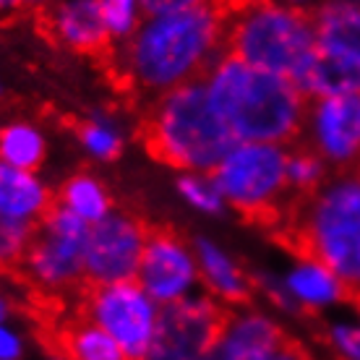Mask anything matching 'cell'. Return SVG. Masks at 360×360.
Listing matches in <instances>:
<instances>
[{
    "label": "cell",
    "mask_w": 360,
    "mask_h": 360,
    "mask_svg": "<svg viewBox=\"0 0 360 360\" xmlns=\"http://www.w3.org/2000/svg\"><path fill=\"white\" fill-rule=\"evenodd\" d=\"M311 13H314L319 47L324 53L340 55L345 60L360 65V3L332 0Z\"/></svg>",
    "instance_id": "cell-16"
},
{
    "label": "cell",
    "mask_w": 360,
    "mask_h": 360,
    "mask_svg": "<svg viewBox=\"0 0 360 360\" xmlns=\"http://www.w3.org/2000/svg\"><path fill=\"white\" fill-rule=\"evenodd\" d=\"M233 308L212 297H180L160 308L144 360H204L225 332Z\"/></svg>",
    "instance_id": "cell-9"
},
{
    "label": "cell",
    "mask_w": 360,
    "mask_h": 360,
    "mask_svg": "<svg viewBox=\"0 0 360 360\" xmlns=\"http://www.w3.org/2000/svg\"><path fill=\"white\" fill-rule=\"evenodd\" d=\"M86 238L89 222H84L79 214L55 201L42 222H37L16 282L29 288L32 295L58 300L73 297L84 282Z\"/></svg>",
    "instance_id": "cell-7"
},
{
    "label": "cell",
    "mask_w": 360,
    "mask_h": 360,
    "mask_svg": "<svg viewBox=\"0 0 360 360\" xmlns=\"http://www.w3.org/2000/svg\"><path fill=\"white\" fill-rule=\"evenodd\" d=\"M178 186L193 207L204 209V212H219L222 209V193H219L214 178L209 172H191L186 178H180Z\"/></svg>",
    "instance_id": "cell-25"
},
{
    "label": "cell",
    "mask_w": 360,
    "mask_h": 360,
    "mask_svg": "<svg viewBox=\"0 0 360 360\" xmlns=\"http://www.w3.org/2000/svg\"><path fill=\"white\" fill-rule=\"evenodd\" d=\"M196 256H198V269H201L204 285L217 297H222L225 306H235V308L248 306L256 285H253L251 277L230 256H225L214 243H209L204 238L196 240Z\"/></svg>",
    "instance_id": "cell-18"
},
{
    "label": "cell",
    "mask_w": 360,
    "mask_h": 360,
    "mask_svg": "<svg viewBox=\"0 0 360 360\" xmlns=\"http://www.w3.org/2000/svg\"><path fill=\"white\" fill-rule=\"evenodd\" d=\"M324 340L337 360H360V311H355V319L332 321Z\"/></svg>",
    "instance_id": "cell-24"
},
{
    "label": "cell",
    "mask_w": 360,
    "mask_h": 360,
    "mask_svg": "<svg viewBox=\"0 0 360 360\" xmlns=\"http://www.w3.org/2000/svg\"><path fill=\"white\" fill-rule=\"evenodd\" d=\"M269 360H314V358H311V352L297 342V340H292V337H285V342L279 345Z\"/></svg>",
    "instance_id": "cell-29"
},
{
    "label": "cell",
    "mask_w": 360,
    "mask_h": 360,
    "mask_svg": "<svg viewBox=\"0 0 360 360\" xmlns=\"http://www.w3.org/2000/svg\"><path fill=\"white\" fill-rule=\"evenodd\" d=\"M146 16H162V13H178V11L212 6V0H139Z\"/></svg>",
    "instance_id": "cell-27"
},
{
    "label": "cell",
    "mask_w": 360,
    "mask_h": 360,
    "mask_svg": "<svg viewBox=\"0 0 360 360\" xmlns=\"http://www.w3.org/2000/svg\"><path fill=\"white\" fill-rule=\"evenodd\" d=\"M149 225L131 209H115L94 222L84 248V279L94 285L136 279Z\"/></svg>",
    "instance_id": "cell-10"
},
{
    "label": "cell",
    "mask_w": 360,
    "mask_h": 360,
    "mask_svg": "<svg viewBox=\"0 0 360 360\" xmlns=\"http://www.w3.org/2000/svg\"><path fill=\"white\" fill-rule=\"evenodd\" d=\"M193 277H196V264L191 248L186 245V238L172 225H149L136 274L146 295L162 306L175 303L186 297L188 288L193 285Z\"/></svg>",
    "instance_id": "cell-13"
},
{
    "label": "cell",
    "mask_w": 360,
    "mask_h": 360,
    "mask_svg": "<svg viewBox=\"0 0 360 360\" xmlns=\"http://www.w3.org/2000/svg\"><path fill=\"white\" fill-rule=\"evenodd\" d=\"M204 360H214V358H212V352H209V355H207V358H204Z\"/></svg>",
    "instance_id": "cell-33"
},
{
    "label": "cell",
    "mask_w": 360,
    "mask_h": 360,
    "mask_svg": "<svg viewBox=\"0 0 360 360\" xmlns=\"http://www.w3.org/2000/svg\"><path fill=\"white\" fill-rule=\"evenodd\" d=\"M55 201L60 207L71 209L73 214H79L84 222H99L102 217H108L112 212L105 186L89 172L71 175L60 186V191H55Z\"/></svg>",
    "instance_id": "cell-20"
},
{
    "label": "cell",
    "mask_w": 360,
    "mask_h": 360,
    "mask_svg": "<svg viewBox=\"0 0 360 360\" xmlns=\"http://www.w3.org/2000/svg\"><path fill=\"white\" fill-rule=\"evenodd\" d=\"M29 18H34V29L55 47L84 55L102 68L115 58V34L105 18L102 0H55Z\"/></svg>",
    "instance_id": "cell-12"
},
{
    "label": "cell",
    "mask_w": 360,
    "mask_h": 360,
    "mask_svg": "<svg viewBox=\"0 0 360 360\" xmlns=\"http://www.w3.org/2000/svg\"><path fill=\"white\" fill-rule=\"evenodd\" d=\"M136 0H102V11L115 37H128L136 24Z\"/></svg>",
    "instance_id": "cell-26"
},
{
    "label": "cell",
    "mask_w": 360,
    "mask_h": 360,
    "mask_svg": "<svg viewBox=\"0 0 360 360\" xmlns=\"http://www.w3.org/2000/svg\"><path fill=\"white\" fill-rule=\"evenodd\" d=\"M290 146L238 144L214 172L217 188L248 225L277 230L295 204L288 180Z\"/></svg>",
    "instance_id": "cell-6"
},
{
    "label": "cell",
    "mask_w": 360,
    "mask_h": 360,
    "mask_svg": "<svg viewBox=\"0 0 360 360\" xmlns=\"http://www.w3.org/2000/svg\"><path fill=\"white\" fill-rule=\"evenodd\" d=\"M225 55H233L253 68L285 76L300 89L319 55L314 13L259 0L238 16L227 18Z\"/></svg>",
    "instance_id": "cell-5"
},
{
    "label": "cell",
    "mask_w": 360,
    "mask_h": 360,
    "mask_svg": "<svg viewBox=\"0 0 360 360\" xmlns=\"http://www.w3.org/2000/svg\"><path fill=\"white\" fill-rule=\"evenodd\" d=\"M358 172H360V170H358Z\"/></svg>",
    "instance_id": "cell-35"
},
{
    "label": "cell",
    "mask_w": 360,
    "mask_h": 360,
    "mask_svg": "<svg viewBox=\"0 0 360 360\" xmlns=\"http://www.w3.org/2000/svg\"><path fill=\"white\" fill-rule=\"evenodd\" d=\"M65 126L71 128L76 139L82 141L86 149H89L94 157L99 160H115L120 149H123V141L112 126H108L105 120H94V117H68Z\"/></svg>",
    "instance_id": "cell-23"
},
{
    "label": "cell",
    "mask_w": 360,
    "mask_h": 360,
    "mask_svg": "<svg viewBox=\"0 0 360 360\" xmlns=\"http://www.w3.org/2000/svg\"><path fill=\"white\" fill-rule=\"evenodd\" d=\"M227 18L212 6L149 16L123 39L102 71L123 97L165 94L207 82L225 55Z\"/></svg>",
    "instance_id": "cell-1"
},
{
    "label": "cell",
    "mask_w": 360,
    "mask_h": 360,
    "mask_svg": "<svg viewBox=\"0 0 360 360\" xmlns=\"http://www.w3.org/2000/svg\"><path fill=\"white\" fill-rule=\"evenodd\" d=\"M358 303H360V300H358Z\"/></svg>",
    "instance_id": "cell-34"
},
{
    "label": "cell",
    "mask_w": 360,
    "mask_h": 360,
    "mask_svg": "<svg viewBox=\"0 0 360 360\" xmlns=\"http://www.w3.org/2000/svg\"><path fill=\"white\" fill-rule=\"evenodd\" d=\"M285 329L269 316L256 311H233L219 342L212 350L214 360H269L285 342Z\"/></svg>",
    "instance_id": "cell-15"
},
{
    "label": "cell",
    "mask_w": 360,
    "mask_h": 360,
    "mask_svg": "<svg viewBox=\"0 0 360 360\" xmlns=\"http://www.w3.org/2000/svg\"><path fill=\"white\" fill-rule=\"evenodd\" d=\"M285 292L300 311H321L337 303H350V295L337 274L316 262L297 264V269L290 271L285 282Z\"/></svg>",
    "instance_id": "cell-19"
},
{
    "label": "cell",
    "mask_w": 360,
    "mask_h": 360,
    "mask_svg": "<svg viewBox=\"0 0 360 360\" xmlns=\"http://www.w3.org/2000/svg\"><path fill=\"white\" fill-rule=\"evenodd\" d=\"M55 193L47 191L39 180L27 170L11 167L0 160V212L24 222H42V217L53 209Z\"/></svg>",
    "instance_id": "cell-17"
},
{
    "label": "cell",
    "mask_w": 360,
    "mask_h": 360,
    "mask_svg": "<svg viewBox=\"0 0 360 360\" xmlns=\"http://www.w3.org/2000/svg\"><path fill=\"white\" fill-rule=\"evenodd\" d=\"M21 355H24L21 340L11 329L0 324V360H21Z\"/></svg>",
    "instance_id": "cell-28"
},
{
    "label": "cell",
    "mask_w": 360,
    "mask_h": 360,
    "mask_svg": "<svg viewBox=\"0 0 360 360\" xmlns=\"http://www.w3.org/2000/svg\"><path fill=\"white\" fill-rule=\"evenodd\" d=\"M50 3H55V0H13V8H11V13L13 16H32L34 11L45 8V6H50Z\"/></svg>",
    "instance_id": "cell-30"
},
{
    "label": "cell",
    "mask_w": 360,
    "mask_h": 360,
    "mask_svg": "<svg viewBox=\"0 0 360 360\" xmlns=\"http://www.w3.org/2000/svg\"><path fill=\"white\" fill-rule=\"evenodd\" d=\"M297 144L314 149L329 172L360 170V94L311 97Z\"/></svg>",
    "instance_id": "cell-11"
},
{
    "label": "cell",
    "mask_w": 360,
    "mask_h": 360,
    "mask_svg": "<svg viewBox=\"0 0 360 360\" xmlns=\"http://www.w3.org/2000/svg\"><path fill=\"white\" fill-rule=\"evenodd\" d=\"M207 82L212 108L238 144L292 146L300 141L308 97L285 76L222 55Z\"/></svg>",
    "instance_id": "cell-3"
},
{
    "label": "cell",
    "mask_w": 360,
    "mask_h": 360,
    "mask_svg": "<svg viewBox=\"0 0 360 360\" xmlns=\"http://www.w3.org/2000/svg\"><path fill=\"white\" fill-rule=\"evenodd\" d=\"M8 314H11V306H8V300L0 295V324L8 319Z\"/></svg>",
    "instance_id": "cell-31"
},
{
    "label": "cell",
    "mask_w": 360,
    "mask_h": 360,
    "mask_svg": "<svg viewBox=\"0 0 360 360\" xmlns=\"http://www.w3.org/2000/svg\"><path fill=\"white\" fill-rule=\"evenodd\" d=\"M136 139L152 160L188 172H214L238 146L233 131L212 108L207 82L160 94L144 110Z\"/></svg>",
    "instance_id": "cell-4"
},
{
    "label": "cell",
    "mask_w": 360,
    "mask_h": 360,
    "mask_svg": "<svg viewBox=\"0 0 360 360\" xmlns=\"http://www.w3.org/2000/svg\"><path fill=\"white\" fill-rule=\"evenodd\" d=\"M0 160L18 170H37L45 160V141L27 123L0 128Z\"/></svg>",
    "instance_id": "cell-21"
},
{
    "label": "cell",
    "mask_w": 360,
    "mask_h": 360,
    "mask_svg": "<svg viewBox=\"0 0 360 360\" xmlns=\"http://www.w3.org/2000/svg\"><path fill=\"white\" fill-rule=\"evenodd\" d=\"M271 238L297 262H316L337 274L350 303L360 300V172H332L300 196Z\"/></svg>",
    "instance_id": "cell-2"
},
{
    "label": "cell",
    "mask_w": 360,
    "mask_h": 360,
    "mask_svg": "<svg viewBox=\"0 0 360 360\" xmlns=\"http://www.w3.org/2000/svg\"><path fill=\"white\" fill-rule=\"evenodd\" d=\"M13 8V0H0V13H11Z\"/></svg>",
    "instance_id": "cell-32"
},
{
    "label": "cell",
    "mask_w": 360,
    "mask_h": 360,
    "mask_svg": "<svg viewBox=\"0 0 360 360\" xmlns=\"http://www.w3.org/2000/svg\"><path fill=\"white\" fill-rule=\"evenodd\" d=\"M34 227L32 222L0 212V277H18Z\"/></svg>",
    "instance_id": "cell-22"
},
{
    "label": "cell",
    "mask_w": 360,
    "mask_h": 360,
    "mask_svg": "<svg viewBox=\"0 0 360 360\" xmlns=\"http://www.w3.org/2000/svg\"><path fill=\"white\" fill-rule=\"evenodd\" d=\"M50 360H128L102 326L79 311H55L37 319Z\"/></svg>",
    "instance_id": "cell-14"
},
{
    "label": "cell",
    "mask_w": 360,
    "mask_h": 360,
    "mask_svg": "<svg viewBox=\"0 0 360 360\" xmlns=\"http://www.w3.org/2000/svg\"><path fill=\"white\" fill-rule=\"evenodd\" d=\"M73 311L91 319L120 345L128 360H144L157 329V306L139 279L94 285L84 279L73 292Z\"/></svg>",
    "instance_id": "cell-8"
}]
</instances>
